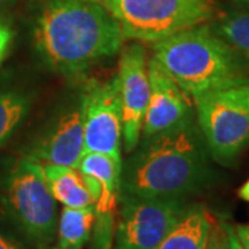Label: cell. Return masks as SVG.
I'll use <instances>...</instances> for the list:
<instances>
[{
  "mask_svg": "<svg viewBox=\"0 0 249 249\" xmlns=\"http://www.w3.org/2000/svg\"><path fill=\"white\" fill-rule=\"evenodd\" d=\"M34 40L52 70L76 78L115 55L124 39L103 0H42Z\"/></svg>",
  "mask_w": 249,
  "mask_h": 249,
  "instance_id": "1",
  "label": "cell"
},
{
  "mask_svg": "<svg viewBox=\"0 0 249 249\" xmlns=\"http://www.w3.org/2000/svg\"><path fill=\"white\" fill-rule=\"evenodd\" d=\"M96 222L94 205L85 208L64 206L57 232L58 244L64 249H80L90 240Z\"/></svg>",
  "mask_w": 249,
  "mask_h": 249,
  "instance_id": "15",
  "label": "cell"
},
{
  "mask_svg": "<svg viewBox=\"0 0 249 249\" xmlns=\"http://www.w3.org/2000/svg\"><path fill=\"white\" fill-rule=\"evenodd\" d=\"M124 39L157 43L214 16V0H103Z\"/></svg>",
  "mask_w": 249,
  "mask_h": 249,
  "instance_id": "4",
  "label": "cell"
},
{
  "mask_svg": "<svg viewBox=\"0 0 249 249\" xmlns=\"http://www.w3.org/2000/svg\"><path fill=\"white\" fill-rule=\"evenodd\" d=\"M148 80L150 97L142 129L144 139L193 119L188 96L154 58L148 61Z\"/></svg>",
  "mask_w": 249,
  "mask_h": 249,
  "instance_id": "11",
  "label": "cell"
},
{
  "mask_svg": "<svg viewBox=\"0 0 249 249\" xmlns=\"http://www.w3.org/2000/svg\"><path fill=\"white\" fill-rule=\"evenodd\" d=\"M115 249H158L186 212L184 198H140L121 193Z\"/></svg>",
  "mask_w": 249,
  "mask_h": 249,
  "instance_id": "7",
  "label": "cell"
},
{
  "mask_svg": "<svg viewBox=\"0 0 249 249\" xmlns=\"http://www.w3.org/2000/svg\"><path fill=\"white\" fill-rule=\"evenodd\" d=\"M3 204L18 227L37 244H49L57 231V201L42 165L29 158L16 162L6 178Z\"/></svg>",
  "mask_w": 249,
  "mask_h": 249,
  "instance_id": "6",
  "label": "cell"
},
{
  "mask_svg": "<svg viewBox=\"0 0 249 249\" xmlns=\"http://www.w3.org/2000/svg\"><path fill=\"white\" fill-rule=\"evenodd\" d=\"M205 249H229L227 234L222 222H214L212 224Z\"/></svg>",
  "mask_w": 249,
  "mask_h": 249,
  "instance_id": "18",
  "label": "cell"
},
{
  "mask_svg": "<svg viewBox=\"0 0 249 249\" xmlns=\"http://www.w3.org/2000/svg\"><path fill=\"white\" fill-rule=\"evenodd\" d=\"M209 180L206 144L193 119L144 139L122 165L121 193L140 198H184Z\"/></svg>",
  "mask_w": 249,
  "mask_h": 249,
  "instance_id": "2",
  "label": "cell"
},
{
  "mask_svg": "<svg viewBox=\"0 0 249 249\" xmlns=\"http://www.w3.org/2000/svg\"><path fill=\"white\" fill-rule=\"evenodd\" d=\"M85 154L82 109L72 108L55 119L27 158L37 163L78 168Z\"/></svg>",
  "mask_w": 249,
  "mask_h": 249,
  "instance_id": "12",
  "label": "cell"
},
{
  "mask_svg": "<svg viewBox=\"0 0 249 249\" xmlns=\"http://www.w3.org/2000/svg\"><path fill=\"white\" fill-rule=\"evenodd\" d=\"M214 219L202 205H188L158 249H205Z\"/></svg>",
  "mask_w": 249,
  "mask_h": 249,
  "instance_id": "14",
  "label": "cell"
},
{
  "mask_svg": "<svg viewBox=\"0 0 249 249\" xmlns=\"http://www.w3.org/2000/svg\"><path fill=\"white\" fill-rule=\"evenodd\" d=\"M85 152L106 154L122 160V115L118 79L90 88L82 104Z\"/></svg>",
  "mask_w": 249,
  "mask_h": 249,
  "instance_id": "8",
  "label": "cell"
},
{
  "mask_svg": "<svg viewBox=\"0 0 249 249\" xmlns=\"http://www.w3.org/2000/svg\"><path fill=\"white\" fill-rule=\"evenodd\" d=\"M29 108L31 100L25 93L16 90L0 93V147L17 130Z\"/></svg>",
  "mask_w": 249,
  "mask_h": 249,
  "instance_id": "17",
  "label": "cell"
},
{
  "mask_svg": "<svg viewBox=\"0 0 249 249\" xmlns=\"http://www.w3.org/2000/svg\"><path fill=\"white\" fill-rule=\"evenodd\" d=\"M199 130L214 160L227 163L249 142V80L194 97Z\"/></svg>",
  "mask_w": 249,
  "mask_h": 249,
  "instance_id": "5",
  "label": "cell"
},
{
  "mask_svg": "<svg viewBox=\"0 0 249 249\" xmlns=\"http://www.w3.org/2000/svg\"><path fill=\"white\" fill-rule=\"evenodd\" d=\"M238 196H240L241 199L249 202V178L241 186L240 190H238Z\"/></svg>",
  "mask_w": 249,
  "mask_h": 249,
  "instance_id": "22",
  "label": "cell"
},
{
  "mask_svg": "<svg viewBox=\"0 0 249 249\" xmlns=\"http://www.w3.org/2000/svg\"><path fill=\"white\" fill-rule=\"evenodd\" d=\"M122 160H116L106 154L85 152L78 169L85 175L88 186L94 196L97 244L100 249H108L112 241V227L115 212L121 199Z\"/></svg>",
  "mask_w": 249,
  "mask_h": 249,
  "instance_id": "10",
  "label": "cell"
},
{
  "mask_svg": "<svg viewBox=\"0 0 249 249\" xmlns=\"http://www.w3.org/2000/svg\"><path fill=\"white\" fill-rule=\"evenodd\" d=\"M54 199L64 206L85 208L96 204L85 175L78 168L40 163Z\"/></svg>",
  "mask_w": 249,
  "mask_h": 249,
  "instance_id": "13",
  "label": "cell"
},
{
  "mask_svg": "<svg viewBox=\"0 0 249 249\" xmlns=\"http://www.w3.org/2000/svg\"><path fill=\"white\" fill-rule=\"evenodd\" d=\"M14 0H0V7H4V6H7L10 3H13Z\"/></svg>",
  "mask_w": 249,
  "mask_h": 249,
  "instance_id": "24",
  "label": "cell"
},
{
  "mask_svg": "<svg viewBox=\"0 0 249 249\" xmlns=\"http://www.w3.org/2000/svg\"><path fill=\"white\" fill-rule=\"evenodd\" d=\"M235 3H240V4H242V6H247V7H249V0H234Z\"/></svg>",
  "mask_w": 249,
  "mask_h": 249,
  "instance_id": "25",
  "label": "cell"
},
{
  "mask_svg": "<svg viewBox=\"0 0 249 249\" xmlns=\"http://www.w3.org/2000/svg\"><path fill=\"white\" fill-rule=\"evenodd\" d=\"M223 227L226 230V234H227V241H229V249H244L242 245L240 244V241L235 235V231H234V226H231L230 223L223 222Z\"/></svg>",
  "mask_w": 249,
  "mask_h": 249,
  "instance_id": "21",
  "label": "cell"
},
{
  "mask_svg": "<svg viewBox=\"0 0 249 249\" xmlns=\"http://www.w3.org/2000/svg\"><path fill=\"white\" fill-rule=\"evenodd\" d=\"M0 249H17V247L0 234Z\"/></svg>",
  "mask_w": 249,
  "mask_h": 249,
  "instance_id": "23",
  "label": "cell"
},
{
  "mask_svg": "<svg viewBox=\"0 0 249 249\" xmlns=\"http://www.w3.org/2000/svg\"><path fill=\"white\" fill-rule=\"evenodd\" d=\"M13 29L9 24L3 19H0V64L4 60L6 54L9 52V47L13 40Z\"/></svg>",
  "mask_w": 249,
  "mask_h": 249,
  "instance_id": "19",
  "label": "cell"
},
{
  "mask_svg": "<svg viewBox=\"0 0 249 249\" xmlns=\"http://www.w3.org/2000/svg\"><path fill=\"white\" fill-rule=\"evenodd\" d=\"M118 91L122 115V142L124 150H136L142 136L144 115L150 97L148 64L142 45L124 47L118 67Z\"/></svg>",
  "mask_w": 249,
  "mask_h": 249,
  "instance_id": "9",
  "label": "cell"
},
{
  "mask_svg": "<svg viewBox=\"0 0 249 249\" xmlns=\"http://www.w3.org/2000/svg\"><path fill=\"white\" fill-rule=\"evenodd\" d=\"M152 58L188 97L249 80L248 60L205 24L154 43Z\"/></svg>",
  "mask_w": 249,
  "mask_h": 249,
  "instance_id": "3",
  "label": "cell"
},
{
  "mask_svg": "<svg viewBox=\"0 0 249 249\" xmlns=\"http://www.w3.org/2000/svg\"><path fill=\"white\" fill-rule=\"evenodd\" d=\"M234 231H235V235L242 245V248L249 249V223L234 226Z\"/></svg>",
  "mask_w": 249,
  "mask_h": 249,
  "instance_id": "20",
  "label": "cell"
},
{
  "mask_svg": "<svg viewBox=\"0 0 249 249\" xmlns=\"http://www.w3.org/2000/svg\"><path fill=\"white\" fill-rule=\"evenodd\" d=\"M54 249H64V248H60V247H58V248H54Z\"/></svg>",
  "mask_w": 249,
  "mask_h": 249,
  "instance_id": "26",
  "label": "cell"
},
{
  "mask_svg": "<svg viewBox=\"0 0 249 249\" xmlns=\"http://www.w3.org/2000/svg\"><path fill=\"white\" fill-rule=\"evenodd\" d=\"M211 28L224 42L249 61V13L230 11L211 24Z\"/></svg>",
  "mask_w": 249,
  "mask_h": 249,
  "instance_id": "16",
  "label": "cell"
}]
</instances>
